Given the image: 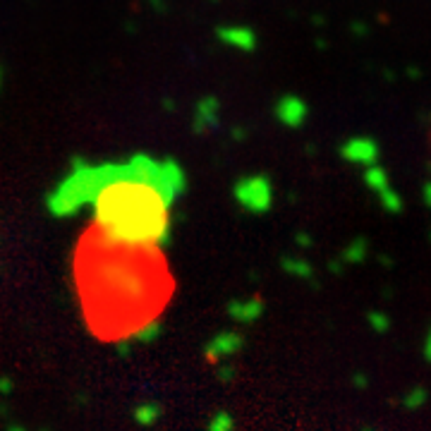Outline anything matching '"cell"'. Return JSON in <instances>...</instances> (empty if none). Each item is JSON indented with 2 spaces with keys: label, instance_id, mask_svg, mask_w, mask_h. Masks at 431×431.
I'll list each match as a JSON object with an SVG mask.
<instances>
[{
  "label": "cell",
  "instance_id": "1",
  "mask_svg": "<svg viewBox=\"0 0 431 431\" xmlns=\"http://www.w3.org/2000/svg\"><path fill=\"white\" fill-rule=\"evenodd\" d=\"M91 209L101 237L120 245H158L170 226L173 183L163 165L139 158L86 170Z\"/></svg>",
  "mask_w": 431,
  "mask_h": 431
},
{
  "label": "cell",
  "instance_id": "2",
  "mask_svg": "<svg viewBox=\"0 0 431 431\" xmlns=\"http://www.w3.org/2000/svg\"><path fill=\"white\" fill-rule=\"evenodd\" d=\"M218 39L237 51H252L257 46V36L247 27H221L218 29Z\"/></svg>",
  "mask_w": 431,
  "mask_h": 431
}]
</instances>
